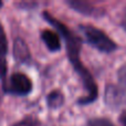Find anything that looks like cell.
<instances>
[{
	"instance_id": "ba28073f",
	"label": "cell",
	"mask_w": 126,
	"mask_h": 126,
	"mask_svg": "<svg viewBox=\"0 0 126 126\" xmlns=\"http://www.w3.org/2000/svg\"><path fill=\"white\" fill-rule=\"evenodd\" d=\"M63 102H64L63 94L60 91L51 92V93L48 95V97H47V103H48V105L50 107H52V109L53 107H54V109L60 107L63 104Z\"/></svg>"
},
{
	"instance_id": "7c38bea8",
	"label": "cell",
	"mask_w": 126,
	"mask_h": 126,
	"mask_svg": "<svg viewBox=\"0 0 126 126\" xmlns=\"http://www.w3.org/2000/svg\"><path fill=\"white\" fill-rule=\"evenodd\" d=\"M120 121H121V123H122L123 126H126V113H124V114H122V115H121Z\"/></svg>"
},
{
	"instance_id": "5b68a950",
	"label": "cell",
	"mask_w": 126,
	"mask_h": 126,
	"mask_svg": "<svg viewBox=\"0 0 126 126\" xmlns=\"http://www.w3.org/2000/svg\"><path fill=\"white\" fill-rule=\"evenodd\" d=\"M67 3L70 4L72 9L79 11V12L83 13V15H87V16H100V10L95 7H93L91 3L89 2H84V1H78V0H71L67 1Z\"/></svg>"
},
{
	"instance_id": "6da1fadb",
	"label": "cell",
	"mask_w": 126,
	"mask_h": 126,
	"mask_svg": "<svg viewBox=\"0 0 126 126\" xmlns=\"http://www.w3.org/2000/svg\"><path fill=\"white\" fill-rule=\"evenodd\" d=\"M80 30L82 31L86 41L102 52L110 53L113 52L117 48L116 43L113 40H111L103 31H101L100 29H96L95 27L89 26V24H82L80 26Z\"/></svg>"
},
{
	"instance_id": "5bb4252c",
	"label": "cell",
	"mask_w": 126,
	"mask_h": 126,
	"mask_svg": "<svg viewBox=\"0 0 126 126\" xmlns=\"http://www.w3.org/2000/svg\"><path fill=\"white\" fill-rule=\"evenodd\" d=\"M1 7H2V2L0 1V8H1Z\"/></svg>"
},
{
	"instance_id": "3957f363",
	"label": "cell",
	"mask_w": 126,
	"mask_h": 126,
	"mask_svg": "<svg viewBox=\"0 0 126 126\" xmlns=\"http://www.w3.org/2000/svg\"><path fill=\"white\" fill-rule=\"evenodd\" d=\"M7 52H8V43L4 34L3 28L0 26V79L4 82L7 73Z\"/></svg>"
},
{
	"instance_id": "8992f818",
	"label": "cell",
	"mask_w": 126,
	"mask_h": 126,
	"mask_svg": "<svg viewBox=\"0 0 126 126\" xmlns=\"http://www.w3.org/2000/svg\"><path fill=\"white\" fill-rule=\"evenodd\" d=\"M41 38L50 51L57 52L61 49V41H60L58 33L53 32L51 30H44L41 34Z\"/></svg>"
},
{
	"instance_id": "277c9868",
	"label": "cell",
	"mask_w": 126,
	"mask_h": 126,
	"mask_svg": "<svg viewBox=\"0 0 126 126\" xmlns=\"http://www.w3.org/2000/svg\"><path fill=\"white\" fill-rule=\"evenodd\" d=\"M13 55H15L16 60L21 63L28 62L30 60V51L27 46V43L21 39V38H17L13 43Z\"/></svg>"
},
{
	"instance_id": "9c48e42d",
	"label": "cell",
	"mask_w": 126,
	"mask_h": 126,
	"mask_svg": "<svg viewBox=\"0 0 126 126\" xmlns=\"http://www.w3.org/2000/svg\"><path fill=\"white\" fill-rule=\"evenodd\" d=\"M12 126H42V124L40 121H38L34 117H26L20 122L13 124Z\"/></svg>"
},
{
	"instance_id": "8fae6325",
	"label": "cell",
	"mask_w": 126,
	"mask_h": 126,
	"mask_svg": "<svg viewBox=\"0 0 126 126\" xmlns=\"http://www.w3.org/2000/svg\"><path fill=\"white\" fill-rule=\"evenodd\" d=\"M120 81L124 86H126V67L120 71Z\"/></svg>"
},
{
	"instance_id": "52a82bcc",
	"label": "cell",
	"mask_w": 126,
	"mask_h": 126,
	"mask_svg": "<svg viewBox=\"0 0 126 126\" xmlns=\"http://www.w3.org/2000/svg\"><path fill=\"white\" fill-rule=\"evenodd\" d=\"M106 103L109 105H118L121 102H122V98H123V94L117 87L115 86H109L106 87Z\"/></svg>"
},
{
	"instance_id": "7a4b0ae2",
	"label": "cell",
	"mask_w": 126,
	"mask_h": 126,
	"mask_svg": "<svg viewBox=\"0 0 126 126\" xmlns=\"http://www.w3.org/2000/svg\"><path fill=\"white\" fill-rule=\"evenodd\" d=\"M4 90L13 95H28L32 90V83L30 79L22 73H15L10 76L8 83L4 84Z\"/></svg>"
},
{
	"instance_id": "30bf717a",
	"label": "cell",
	"mask_w": 126,
	"mask_h": 126,
	"mask_svg": "<svg viewBox=\"0 0 126 126\" xmlns=\"http://www.w3.org/2000/svg\"><path fill=\"white\" fill-rule=\"evenodd\" d=\"M87 126H115L106 118H92L87 122Z\"/></svg>"
},
{
	"instance_id": "4fadbf2b",
	"label": "cell",
	"mask_w": 126,
	"mask_h": 126,
	"mask_svg": "<svg viewBox=\"0 0 126 126\" xmlns=\"http://www.w3.org/2000/svg\"><path fill=\"white\" fill-rule=\"evenodd\" d=\"M122 27L126 31V8H125V11H124V17H123V19H122Z\"/></svg>"
}]
</instances>
